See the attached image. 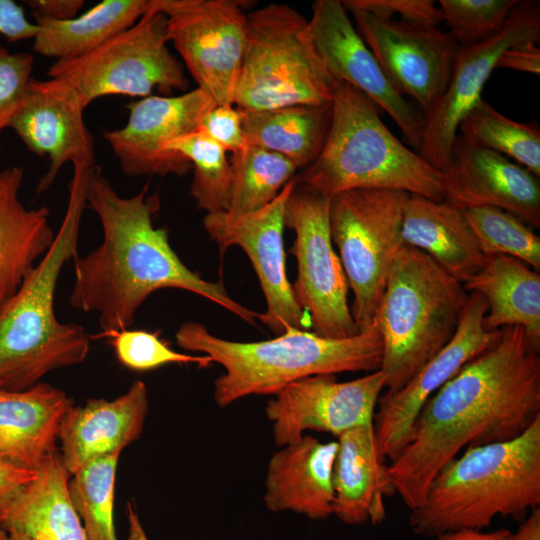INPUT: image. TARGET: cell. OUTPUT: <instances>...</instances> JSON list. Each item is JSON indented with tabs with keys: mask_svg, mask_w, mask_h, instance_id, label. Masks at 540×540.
<instances>
[{
	"mask_svg": "<svg viewBox=\"0 0 540 540\" xmlns=\"http://www.w3.org/2000/svg\"><path fill=\"white\" fill-rule=\"evenodd\" d=\"M540 417V356L520 326L471 361L424 404L388 465L397 493L417 508L437 473L468 447L512 440Z\"/></svg>",
	"mask_w": 540,
	"mask_h": 540,
	"instance_id": "obj_1",
	"label": "cell"
},
{
	"mask_svg": "<svg viewBox=\"0 0 540 540\" xmlns=\"http://www.w3.org/2000/svg\"><path fill=\"white\" fill-rule=\"evenodd\" d=\"M149 184L131 197L120 196L93 167L87 205L96 213L103 241L84 257L74 259L71 305L98 315L102 333L128 328L142 303L156 290L177 288L200 295L254 324L259 313L235 301L223 284L190 270L172 249L165 228L153 225L160 207Z\"/></svg>",
	"mask_w": 540,
	"mask_h": 540,
	"instance_id": "obj_2",
	"label": "cell"
},
{
	"mask_svg": "<svg viewBox=\"0 0 540 540\" xmlns=\"http://www.w3.org/2000/svg\"><path fill=\"white\" fill-rule=\"evenodd\" d=\"M69 198L55 239L0 310V388L21 391L39 383L52 370L83 362L89 336L74 323H61L54 295L63 266L78 257L81 218L94 166L74 162Z\"/></svg>",
	"mask_w": 540,
	"mask_h": 540,
	"instance_id": "obj_3",
	"label": "cell"
},
{
	"mask_svg": "<svg viewBox=\"0 0 540 540\" xmlns=\"http://www.w3.org/2000/svg\"><path fill=\"white\" fill-rule=\"evenodd\" d=\"M540 505V417L520 436L468 447L437 473L408 524L419 536L524 520Z\"/></svg>",
	"mask_w": 540,
	"mask_h": 540,
	"instance_id": "obj_4",
	"label": "cell"
},
{
	"mask_svg": "<svg viewBox=\"0 0 540 540\" xmlns=\"http://www.w3.org/2000/svg\"><path fill=\"white\" fill-rule=\"evenodd\" d=\"M176 341L180 348L202 353L224 368L214 381V401L220 408L249 395H274L310 376L374 372L382 362L376 320L368 330L343 339L291 328L273 339L256 342L222 339L203 324L189 321L177 330Z\"/></svg>",
	"mask_w": 540,
	"mask_h": 540,
	"instance_id": "obj_5",
	"label": "cell"
},
{
	"mask_svg": "<svg viewBox=\"0 0 540 540\" xmlns=\"http://www.w3.org/2000/svg\"><path fill=\"white\" fill-rule=\"evenodd\" d=\"M380 111L354 86L336 80L326 142L296 175L297 184L330 198L353 189H389L442 201V172L405 146Z\"/></svg>",
	"mask_w": 540,
	"mask_h": 540,
	"instance_id": "obj_6",
	"label": "cell"
},
{
	"mask_svg": "<svg viewBox=\"0 0 540 540\" xmlns=\"http://www.w3.org/2000/svg\"><path fill=\"white\" fill-rule=\"evenodd\" d=\"M469 293L424 252L403 245L376 315L385 389L402 388L454 336Z\"/></svg>",
	"mask_w": 540,
	"mask_h": 540,
	"instance_id": "obj_7",
	"label": "cell"
},
{
	"mask_svg": "<svg viewBox=\"0 0 540 540\" xmlns=\"http://www.w3.org/2000/svg\"><path fill=\"white\" fill-rule=\"evenodd\" d=\"M247 23L234 106L267 110L332 102L336 80L316 52L305 16L271 3L247 13Z\"/></svg>",
	"mask_w": 540,
	"mask_h": 540,
	"instance_id": "obj_8",
	"label": "cell"
},
{
	"mask_svg": "<svg viewBox=\"0 0 540 540\" xmlns=\"http://www.w3.org/2000/svg\"><path fill=\"white\" fill-rule=\"evenodd\" d=\"M408 197L397 190L353 189L331 198V238L354 294L350 310L359 332L374 323L394 258L404 245Z\"/></svg>",
	"mask_w": 540,
	"mask_h": 540,
	"instance_id": "obj_9",
	"label": "cell"
},
{
	"mask_svg": "<svg viewBox=\"0 0 540 540\" xmlns=\"http://www.w3.org/2000/svg\"><path fill=\"white\" fill-rule=\"evenodd\" d=\"M168 42L167 17L152 0L149 11L133 26L84 56L56 60L48 75L76 89L86 107L109 95L144 98L155 88L184 92L189 81Z\"/></svg>",
	"mask_w": 540,
	"mask_h": 540,
	"instance_id": "obj_10",
	"label": "cell"
},
{
	"mask_svg": "<svg viewBox=\"0 0 540 540\" xmlns=\"http://www.w3.org/2000/svg\"><path fill=\"white\" fill-rule=\"evenodd\" d=\"M331 198L297 184L285 211V226L294 230L290 252L298 274L294 297L309 317L312 332L331 339L360 333L348 305V281L330 232Z\"/></svg>",
	"mask_w": 540,
	"mask_h": 540,
	"instance_id": "obj_11",
	"label": "cell"
},
{
	"mask_svg": "<svg viewBox=\"0 0 540 540\" xmlns=\"http://www.w3.org/2000/svg\"><path fill=\"white\" fill-rule=\"evenodd\" d=\"M167 17L169 42L217 105H234L247 42V13L234 0H153Z\"/></svg>",
	"mask_w": 540,
	"mask_h": 540,
	"instance_id": "obj_12",
	"label": "cell"
},
{
	"mask_svg": "<svg viewBox=\"0 0 540 540\" xmlns=\"http://www.w3.org/2000/svg\"><path fill=\"white\" fill-rule=\"evenodd\" d=\"M540 39L538 1H519L496 36L459 47L445 92L423 116L419 155L444 171L451 162L459 125L482 99L481 93L501 54L510 46Z\"/></svg>",
	"mask_w": 540,
	"mask_h": 540,
	"instance_id": "obj_13",
	"label": "cell"
},
{
	"mask_svg": "<svg viewBox=\"0 0 540 540\" xmlns=\"http://www.w3.org/2000/svg\"><path fill=\"white\" fill-rule=\"evenodd\" d=\"M296 186V176L263 208L243 214L227 212L206 214L203 226L223 254L230 246H239L249 257L264 293L267 309L259 314L262 323L278 335L310 325L298 305L286 273L283 243L285 211Z\"/></svg>",
	"mask_w": 540,
	"mask_h": 540,
	"instance_id": "obj_14",
	"label": "cell"
},
{
	"mask_svg": "<svg viewBox=\"0 0 540 540\" xmlns=\"http://www.w3.org/2000/svg\"><path fill=\"white\" fill-rule=\"evenodd\" d=\"M347 12L389 81L415 100L424 116L445 92L460 46L438 26Z\"/></svg>",
	"mask_w": 540,
	"mask_h": 540,
	"instance_id": "obj_15",
	"label": "cell"
},
{
	"mask_svg": "<svg viewBox=\"0 0 540 540\" xmlns=\"http://www.w3.org/2000/svg\"><path fill=\"white\" fill-rule=\"evenodd\" d=\"M487 302L470 292L452 339L402 388L378 399L373 427L381 454L390 461L406 444L413 424L426 401L473 358L495 345L502 329L483 326Z\"/></svg>",
	"mask_w": 540,
	"mask_h": 540,
	"instance_id": "obj_16",
	"label": "cell"
},
{
	"mask_svg": "<svg viewBox=\"0 0 540 540\" xmlns=\"http://www.w3.org/2000/svg\"><path fill=\"white\" fill-rule=\"evenodd\" d=\"M385 388L380 370L346 382L334 375H315L283 387L266 405L275 444L279 447L314 430L338 436L373 422L377 402Z\"/></svg>",
	"mask_w": 540,
	"mask_h": 540,
	"instance_id": "obj_17",
	"label": "cell"
},
{
	"mask_svg": "<svg viewBox=\"0 0 540 540\" xmlns=\"http://www.w3.org/2000/svg\"><path fill=\"white\" fill-rule=\"evenodd\" d=\"M216 105L199 88L177 96L150 95L128 103L127 123L105 131L103 137L129 176L183 175L191 164L180 154L167 152L166 146L196 131Z\"/></svg>",
	"mask_w": 540,
	"mask_h": 540,
	"instance_id": "obj_18",
	"label": "cell"
},
{
	"mask_svg": "<svg viewBox=\"0 0 540 540\" xmlns=\"http://www.w3.org/2000/svg\"><path fill=\"white\" fill-rule=\"evenodd\" d=\"M308 23L314 47L328 73L354 86L385 111L406 141L419 150L423 115L389 81L341 1L316 0Z\"/></svg>",
	"mask_w": 540,
	"mask_h": 540,
	"instance_id": "obj_19",
	"label": "cell"
},
{
	"mask_svg": "<svg viewBox=\"0 0 540 540\" xmlns=\"http://www.w3.org/2000/svg\"><path fill=\"white\" fill-rule=\"evenodd\" d=\"M82 97L63 80L31 79L25 99L9 123L26 148L49 160L37 194L46 191L68 162L95 166L94 140L84 121Z\"/></svg>",
	"mask_w": 540,
	"mask_h": 540,
	"instance_id": "obj_20",
	"label": "cell"
},
{
	"mask_svg": "<svg viewBox=\"0 0 540 540\" xmlns=\"http://www.w3.org/2000/svg\"><path fill=\"white\" fill-rule=\"evenodd\" d=\"M443 174V200L462 209L494 206L540 227V183L504 155L457 135Z\"/></svg>",
	"mask_w": 540,
	"mask_h": 540,
	"instance_id": "obj_21",
	"label": "cell"
},
{
	"mask_svg": "<svg viewBox=\"0 0 540 540\" xmlns=\"http://www.w3.org/2000/svg\"><path fill=\"white\" fill-rule=\"evenodd\" d=\"M149 411L145 383L136 380L121 396L88 399L62 418L57 440L63 466L73 475L89 462L122 450L142 434Z\"/></svg>",
	"mask_w": 540,
	"mask_h": 540,
	"instance_id": "obj_22",
	"label": "cell"
},
{
	"mask_svg": "<svg viewBox=\"0 0 540 540\" xmlns=\"http://www.w3.org/2000/svg\"><path fill=\"white\" fill-rule=\"evenodd\" d=\"M337 442L303 435L269 460L264 503L273 512L292 511L312 520L333 515V469Z\"/></svg>",
	"mask_w": 540,
	"mask_h": 540,
	"instance_id": "obj_23",
	"label": "cell"
},
{
	"mask_svg": "<svg viewBox=\"0 0 540 540\" xmlns=\"http://www.w3.org/2000/svg\"><path fill=\"white\" fill-rule=\"evenodd\" d=\"M336 438L333 515L349 525L382 523L386 518L384 500L396 493L373 422L351 428Z\"/></svg>",
	"mask_w": 540,
	"mask_h": 540,
	"instance_id": "obj_24",
	"label": "cell"
},
{
	"mask_svg": "<svg viewBox=\"0 0 540 540\" xmlns=\"http://www.w3.org/2000/svg\"><path fill=\"white\" fill-rule=\"evenodd\" d=\"M72 405L65 392L43 382L21 391L0 388V453L36 471L56 449L60 423Z\"/></svg>",
	"mask_w": 540,
	"mask_h": 540,
	"instance_id": "obj_25",
	"label": "cell"
},
{
	"mask_svg": "<svg viewBox=\"0 0 540 540\" xmlns=\"http://www.w3.org/2000/svg\"><path fill=\"white\" fill-rule=\"evenodd\" d=\"M402 238L404 245L424 252L461 283L486 263L464 210L445 200L409 194Z\"/></svg>",
	"mask_w": 540,
	"mask_h": 540,
	"instance_id": "obj_26",
	"label": "cell"
},
{
	"mask_svg": "<svg viewBox=\"0 0 540 540\" xmlns=\"http://www.w3.org/2000/svg\"><path fill=\"white\" fill-rule=\"evenodd\" d=\"M23 169L0 171V310L17 293L27 275L55 239L49 209H26L19 199Z\"/></svg>",
	"mask_w": 540,
	"mask_h": 540,
	"instance_id": "obj_27",
	"label": "cell"
},
{
	"mask_svg": "<svg viewBox=\"0 0 540 540\" xmlns=\"http://www.w3.org/2000/svg\"><path fill=\"white\" fill-rule=\"evenodd\" d=\"M69 478L55 449L12 503L0 526L31 540H88L69 495Z\"/></svg>",
	"mask_w": 540,
	"mask_h": 540,
	"instance_id": "obj_28",
	"label": "cell"
},
{
	"mask_svg": "<svg viewBox=\"0 0 540 540\" xmlns=\"http://www.w3.org/2000/svg\"><path fill=\"white\" fill-rule=\"evenodd\" d=\"M487 302L483 326L488 331L508 326L524 329L529 344L540 350V275L507 255L487 256L483 268L463 283Z\"/></svg>",
	"mask_w": 540,
	"mask_h": 540,
	"instance_id": "obj_29",
	"label": "cell"
},
{
	"mask_svg": "<svg viewBox=\"0 0 540 540\" xmlns=\"http://www.w3.org/2000/svg\"><path fill=\"white\" fill-rule=\"evenodd\" d=\"M239 111L247 145L278 153L303 170L324 147L331 125L332 102Z\"/></svg>",
	"mask_w": 540,
	"mask_h": 540,
	"instance_id": "obj_30",
	"label": "cell"
},
{
	"mask_svg": "<svg viewBox=\"0 0 540 540\" xmlns=\"http://www.w3.org/2000/svg\"><path fill=\"white\" fill-rule=\"evenodd\" d=\"M151 5L152 0H104L70 20L33 15L37 32L32 49L56 60L84 56L133 26Z\"/></svg>",
	"mask_w": 540,
	"mask_h": 540,
	"instance_id": "obj_31",
	"label": "cell"
},
{
	"mask_svg": "<svg viewBox=\"0 0 540 540\" xmlns=\"http://www.w3.org/2000/svg\"><path fill=\"white\" fill-rule=\"evenodd\" d=\"M230 163L232 184L227 213L231 215L263 208L298 171L286 157L252 145L232 154Z\"/></svg>",
	"mask_w": 540,
	"mask_h": 540,
	"instance_id": "obj_32",
	"label": "cell"
},
{
	"mask_svg": "<svg viewBox=\"0 0 540 540\" xmlns=\"http://www.w3.org/2000/svg\"><path fill=\"white\" fill-rule=\"evenodd\" d=\"M458 132L513 159L540 178V127L537 122L509 119L481 99L462 120Z\"/></svg>",
	"mask_w": 540,
	"mask_h": 540,
	"instance_id": "obj_33",
	"label": "cell"
},
{
	"mask_svg": "<svg viewBox=\"0 0 540 540\" xmlns=\"http://www.w3.org/2000/svg\"><path fill=\"white\" fill-rule=\"evenodd\" d=\"M167 152L180 154L193 168L190 194L207 214L227 212L230 204L232 171L227 151L200 131L172 140Z\"/></svg>",
	"mask_w": 540,
	"mask_h": 540,
	"instance_id": "obj_34",
	"label": "cell"
},
{
	"mask_svg": "<svg viewBox=\"0 0 540 540\" xmlns=\"http://www.w3.org/2000/svg\"><path fill=\"white\" fill-rule=\"evenodd\" d=\"M119 456L93 460L69 478V495L88 540H118L113 512Z\"/></svg>",
	"mask_w": 540,
	"mask_h": 540,
	"instance_id": "obj_35",
	"label": "cell"
},
{
	"mask_svg": "<svg viewBox=\"0 0 540 540\" xmlns=\"http://www.w3.org/2000/svg\"><path fill=\"white\" fill-rule=\"evenodd\" d=\"M463 210L486 257L511 256L539 271L540 238L525 222L512 213L494 206Z\"/></svg>",
	"mask_w": 540,
	"mask_h": 540,
	"instance_id": "obj_36",
	"label": "cell"
},
{
	"mask_svg": "<svg viewBox=\"0 0 540 540\" xmlns=\"http://www.w3.org/2000/svg\"><path fill=\"white\" fill-rule=\"evenodd\" d=\"M519 0H440L449 34L460 47L499 34Z\"/></svg>",
	"mask_w": 540,
	"mask_h": 540,
	"instance_id": "obj_37",
	"label": "cell"
},
{
	"mask_svg": "<svg viewBox=\"0 0 540 540\" xmlns=\"http://www.w3.org/2000/svg\"><path fill=\"white\" fill-rule=\"evenodd\" d=\"M109 339L118 361L134 371H148L166 364H196L208 367L212 360L206 355H191L173 350L155 332L130 330L101 333Z\"/></svg>",
	"mask_w": 540,
	"mask_h": 540,
	"instance_id": "obj_38",
	"label": "cell"
},
{
	"mask_svg": "<svg viewBox=\"0 0 540 540\" xmlns=\"http://www.w3.org/2000/svg\"><path fill=\"white\" fill-rule=\"evenodd\" d=\"M33 64L31 53L11 52L0 44V134L25 99Z\"/></svg>",
	"mask_w": 540,
	"mask_h": 540,
	"instance_id": "obj_39",
	"label": "cell"
},
{
	"mask_svg": "<svg viewBox=\"0 0 540 540\" xmlns=\"http://www.w3.org/2000/svg\"><path fill=\"white\" fill-rule=\"evenodd\" d=\"M348 11L358 9L382 18L400 20L438 26L444 22L442 11L431 0H343Z\"/></svg>",
	"mask_w": 540,
	"mask_h": 540,
	"instance_id": "obj_40",
	"label": "cell"
},
{
	"mask_svg": "<svg viewBox=\"0 0 540 540\" xmlns=\"http://www.w3.org/2000/svg\"><path fill=\"white\" fill-rule=\"evenodd\" d=\"M200 131L234 154L247 146L242 118L234 105H216L201 120Z\"/></svg>",
	"mask_w": 540,
	"mask_h": 540,
	"instance_id": "obj_41",
	"label": "cell"
},
{
	"mask_svg": "<svg viewBox=\"0 0 540 540\" xmlns=\"http://www.w3.org/2000/svg\"><path fill=\"white\" fill-rule=\"evenodd\" d=\"M34 476L35 471L16 466L0 453V522Z\"/></svg>",
	"mask_w": 540,
	"mask_h": 540,
	"instance_id": "obj_42",
	"label": "cell"
},
{
	"mask_svg": "<svg viewBox=\"0 0 540 540\" xmlns=\"http://www.w3.org/2000/svg\"><path fill=\"white\" fill-rule=\"evenodd\" d=\"M37 26L28 20L23 6L13 0H0V34L10 42L34 38Z\"/></svg>",
	"mask_w": 540,
	"mask_h": 540,
	"instance_id": "obj_43",
	"label": "cell"
},
{
	"mask_svg": "<svg viewBox=\"0 0 540 540\" xmlns=\"http://www.w3.org/2000/svg\"><path fill=\"white\" fill-rule=\"evenodd\" d=\"M538 42H522L508 47L499 57L497 68L540 74V49Z\"/></svg>",
	"mask_w": 540,
	"mask_h": 540,
	"instance_id": "obj_44",
	"label": "cell"
},
{
	"mask_svg": "<svg viewBox=\"0 0 540 540\" xmlns=\"http://www.w3.org/2000/svg\"><path fill=\"white\" fill-rule=\"evenodd\" d=\"M83 0H27L33 15L51 20H70L78 16Z\"/></svg>",
	"mask_w": 540,
	"mask_h": 540,
	"instance_id": "obj_45",
	"label": "cell"
},
{
	"mask_svg": "<svg viewBox=\"0 0 540 540\" xmlns=\"http://www.w3.org/2000/svg\"><path fill=\"white\" fill-rule=\"evenodd\" d=\"M511 531L508 529H498L484 532L477 529H459L448 531L433 537V540H509Z\"/></svg>",
	"mask_w": 540,
	"mask_h": 540,
	"instance_id": "obj_46",
	"label": "cell"
},
{
	"mask_svg": "<svg viewBox=\"0 0 540 540\" xmlns=\"http://www.w3.org/2000/svg\"><path fill=\"white\" fill-rule=\"evenodd\" d=\"M509 540H540V508L533 509L521 521L515 532H511Z\"/></svg>",
	"mask_w": 540,
	"mask_h": 540,
	"instance_id": "obj_47",
	"label": "cell"
},
{
	"mask_svg": "<svg viewBox=\"0 0 540 540\" xmlns=\"http://www.w3.org/2000/svg\"><path fill=\"white\" fill-rule=\"evenodd\" d=\"M129 534L127 540H149L142 523L131 503L127 504Z\"/></svg>",
	"mask_w": 540,
	"mask_h": 540,
	"instance_id": "obj_48",
	"label": "cell"
},
{
	"mask_svg": "<svg viewBox=\"0 0 540 540\" xmlns=\"http://www.w3.org/2000/svg\"><path fill=\"white\" fill-rule=\"evenodd\" d=\"M0 540H31V539L22 533L6 530L0 526Z\"/></svg>",
	"mask_w": 540,
	"mask_h": 540,
	"instance_id": "obj_49",
	"label": "cell"
}]
</instances>
